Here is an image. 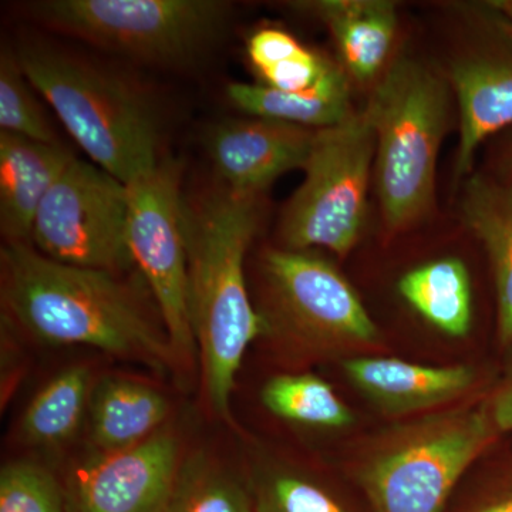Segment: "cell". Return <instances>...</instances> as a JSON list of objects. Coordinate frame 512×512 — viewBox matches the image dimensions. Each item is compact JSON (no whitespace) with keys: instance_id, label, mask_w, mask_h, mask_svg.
Instances as JSON below:
<instances>
[{"instance_id":"3957f363","label":"cell","mask_w":512,"mask_h":512,"mask_svg":"<svg viewBox=\"0 0 512 512\" xmlns=\"http://www.w3.org/2000/svg\"><path fill=\"white\" fill-rule=\"evenodd\" d=\"M16 57L74 141L121 183H131L163 160L157 111L127 77L43 43H23Z\"/></svg>"},{"instance_id":"6da1fadb","label":"cell","mask_w":512,"mask_h":512,"mask_svg":"<svg viewBox=\"0 0 512 512\" xmlns=\"http://www.w3.org/2000/svg\"><path fill=\"white\" fill-rule=\"evenodd\" d=\"M261 195L222 185L183 200L188 308L208 406L231 421V394L245 352L265 335L249 299L245 256L261 225Z\"/></svg>"},{"instance_id":"4fadbf2b","label":"cell","mask_w":512,"mask_h":512,"mask_svg":"<svg viewBox=\"0 0 512 512\" xmlns=\"http://www.w3.org/2000/svg\"><path fill=\"white\" fill-rule=\"evenodd\" d=\"M316 130L262 117L225 120L211 127L205 146L222 185L261 195L281 175L303 170Z\"/></svg>"},{"instance_id":"5bb4252c","label":"cell","mask_w":512,"mask_h":512,"mask_svg":"<svg viewBox=\"0 0 512 512\" xmlns=\"http://www.w3.org/2000/svg\"><path fill=\"white\" fill-rule=\"evenodd\" d=\"M342 369L380 413L386 416H421L446 409L466 396L477 373L466 365L426 366L396 357L353 356L342 360Z\"/></svg>"},{"instance_id":"e0dca14e","label":"cell","mask_w":512,"mask_h":512,"mask_svg":"<svg viewBox=\"0 0 512 512\" xmlns=\"http://www.w3.org/2000/svg\"><path fill=\"white\" fill-rule=\"evenodd\" d=\"M90 434L99 453L137 446L160 431L170 404L154 387L127 377L106 376L90 394Z\"/></svg>"},{"instance_id":"4dcf8cb0","label":"cell","mask_w":512,"mask_h":512,"mask_svg":"<svg viewBox=\"0 0 512 512\" xmlns=\"http://www.w3.org/2000/svg\"><path fill=\"white\" fill-rule=\"evenodd\" d=\"M495 8L500 9L504 15L512 20V0H501V2H491Z\"/></svg>"},{"instance_id":"7402d4cb","label":"cell","mask_w":512,"mask_h":512,"mask_svg":"<svg viewBox=\"0 0 512 512\" xmlns=\"http://www.w3.org/2000/svg\"><path fill=\"white\" fill-rule=\"evenodd\" d=\"M160 512H255L251 487L204 453L185 458Z\"/></svg>"},{"instance_id":"277c9868","label":"cell","mask_w":512,"mask_h":512,"mask_svg":"<svg viewBox=\"0 0 512 512\" xmlns=\"http://www.w3.org/2000/svg\"><path fill=\"white\" fill-rule=\"evenodd\" d=\"M498 433L488 402L410 417L363 444L353 476L375 512H441Z\"/></svg>"},{"instance_id":"f1b7e54d","label":"cell","mask_w":512,"mask_h":512,"mask_svg":"<svg viewBox=\"0 0 512 512\" xmlns=\"http://www.w3.org/2000/svg\"><path fill=\"white\" fill-rule=\"evenodd\" d=\"M488 406L498 431H512V369L488 400Z\"/></svg>"},{"instance_id":"30bf717a","label":"cell","mask_w":512,"mask_h":512,"mask_svg":"<svg viewBox=\"0 0 512 512\" xmlns=\"http://www.w3.org/2000/svg\"><path fill=\"white\" fill-rule=\"evenodd\" d=\"M183 168L161 160L127 185L128 247L163 318L178 362L197 352L188 308V266L181 194Z\"/></svg>"},{"instance_id":"cb8c5ba5","label":"cell","mask_w":512,"mask_h":512,"mask_svg":"<svg viewBox=\"0 0 512 512\" xmlns=\"http://www.w3.org/2000/svg\"><path fill=\"white\" fill-rule=\"evenodd\" d=\"M251 491L255 512H349L322 485L289 468H262Z\"/></svg>"},{"instance_id":"83f0119b","label":"cell","mask_w":512,"mask_h":512,"mask_svg":"<svg viewBox=\"0 0 512 512\" xmlns=\"http://www.w3.org/2000/svg\"><path fill=\"white\" fill-rule=\"evenodd\" d=\"M305 46L282 29H261L248 42V56L258 72L298 55Z\"/></svg>"},{"instance_id":"7a4b0ae2","label":"cell","mask_w":512,"mask_h":512,"mask_svg":"<svg viewBox=\"0 0 512 512\" xmlns=\"http://www.w3.org/2000/svg\"><path fill=\"white\" fill-rule=\"evenodd\" d=\"M2 301L46 345H84L158 372L178 362L165 329L117 274L60 264L32 244L2 248Z\"/></svg>"},{"instance_id":"ac0fdd59","label":"cell","mask_w":512,"mask_h":512,"mask_svg":"<svg viewBox=\"0 0 512 512\" xmlns=\"http://www.w3.org/2000/svg\"><path fill=\"white\" fill-rule=\"evenodd\" d=\"M463 220L483 242L493 266L498 306V338L512 345V178L474 175L463 195Z\"/></svg>"},{"instance_id":"4316f807","label":"cell","mask_w":512,"mask_h":512,"mask_svg":"<svg viewBox=\"0 0 512 512\" xmlns=\"http://www.w3.org/2000/svg\"><path fill=\"white\" fill-rule=\"evenodd\" d=\"M335 63L325 57L303 49L298 55L261 70L265 86L281 92L301 93L311 90L333 69Z\"/></svg>"},{"instance_id":"1f68e13d","label":"cell","mask_w":512,"mask_h":512,"mask_svg":"<svg viewBox=\"0 0 512 512\" xmlns=\"http://www.w3.org/2000/svg\"><path fill=\"white\" fill-rule=\"evenodd\" d=\"M503 168L505 173L508 174L507 178H512V144L508 148L507 153H505Z\"/></svg>"},{"instance_id":"2e32d148","label":"cell","mask_w":512,"mask_h":512,"mask_svg":"<svg viewBox=\"0 0 512 512\" xmlns=\"http://www.w3.org/2000/svg\"><path fill=\"white\" fill-rule=\"evenodd\" d=\"M328 26L346 72L369 82L380 72L397 30L396 5L387 0H319L293 3Z\"/></svg>"},{"instance_id":"603a6c76","label":"cell","mask_w":512,"mask_h":512,"mask_svg":"<svg viewBox=\"0 0 512 512\" xmlns=\"http://www.w3.org/2000/svg\"><path fill=\"white\" fill-rule=\"evenodd\" d=\"M266 409L282 420L322 429H342L355 420L348 404L326 380L309 373L278 375L261 393Z\"/></svg>"},{"instance_id":"5b68a950","label":"cell","mask_w":512,"mask_h":512,"mask_svg":"<svg viewBox=\"0 0 512 512\" xmlns=\"http://www.w3.org/2000/svg\"><path fill=\"white\" fill-rule=\"evenodd\" d=\"M376 134V180L386 227L409 228L434 201L436 164L450 116V90L426 64L400 57L365 107Z\"/></svg>"},{"instance_id":"52a82bcc","label":"cell","mask_w":512,"mask_h":512,"mask_svg":"<svg viewBox=\"0 0 512 512\" xmlns=\"http://www.w3.org/2000/svg\"><path fill=\"white\" fill-rule=\"evenodd\" d=\"M43 25L141 62H194L220 39L228 5L217 0H45L30 5Z\"/></svg>"},{"instance_id":"9a60e30c","label":"cell","mask_w":512,"mask_h":512,"mask_svg":"<svg viewBox=\"0 0 512 512\" xmlns=\"http://www.w3.org/2000/svg\"><path fill=\"white\" fill-rule=\"evenodd\" d=\"M73 160L62 144L0 133V232L6 244H30L40 205Z\"/></svg>"},{"instance_id":"ba28073f","label":"cell","mask_w":512,"mask_h":512,"mask_svg":"<svg viewBox=\"0 0 512 512\" xmlns=\"http://www.w3.org/2000/svg\"><path fill=\"white\" fill-rule=\"evenodd\" d=\"M375 157V128L366 109L353 111L336 126L318 128L303 167L305 180L282 212L284 248L320 247L348 255L365 222Z\"/></svg>"},{"instance_id":"7c38bea8","label":"cell","mask_w":512,"mask_h":512,"mask_svg":"<svg viewBox=\"0 0 512 512\" xmlns=\"http://www.w3.org/2000/svg\"><path fill=\"white\" fill-rule=\"evenodd\" d=\"M491 39L450 66L460 109L456 178L466 177L485 138L512 124V20L493 3Z\"/></svg>"},{"instance_id":"8fae6325","label":"cell","mask_w":512,"mask_h":512,"mask_svg":"<svg viewBox=\"0 0 512 512\" xmlns=\"http://www.w3.org/2000/svg\"><path fill=\"white\" fill-rule=\"evenodd\" d=\"M180 464V440L168 430L126 450L97 453L67 477L64 512H160Z\"/></svg>"},{"instance_id":"8992f818","label":"cell","mask_w":512,"mask_h":512,"mask_svg":"<svg viewBox=\"0 0 512 512\" xmlns=\"http://www.w3.org/2000/svg\"><path fill=\"white\" fill-rule=\"evenodd\" d=\"M265 335L295 355L360 356L379 329L348 279L311 251L268 249L261 258Z\"/></svg>"},{"instance_id":"f546056e","label":"cell","mask_w":512,"mask_h":512,"mask_svg":"<svg viewBox=\"0 0 512 512\" xmlns=\"http://www.w3.org/2000/svg\"><path fill=\"white\" fill-rule=\"evenodd\" d=\"M471 512H512V494L481 505Z\"/></svg>"},{"instance_id":"ffe728a7","label":"cell","mask_w":512,"mask_h":512,"mask_svg":"<svg viewBox=\"0 0 512 512\" xmlns=\"http://www.w3.org/2000/svg\"><path fill=\"white\" fill-rule=\"evenodd\" d=\"M404 301L433 328L463 338L473 323V292L463 261L443 258L407 272L400 279Z\"/></svg>"},{"instance_id":"d4e9b609","label":"cell","mask_w":512,"mask_h":512,"mask_svg":"<svg viewBox=\"0 0 512 512\" xmlns=\"http://www.w3.org/2000/svg\"><path fill=\"white\" fill-rule=\"evenodd\" d=\"M29 86L16 53L3 49L0 56V133L57 143L55 131Z\"/></svg>"},{"instance_id":"44dd1931","label":"cell","mask_w":512,"mask_h":512,"mask_svg":"<svg viewBox=\"0 0 512 512\" xmlns=\"http://www.w3.org/2000/svg\"><path fill=\"white\" fill-rule=\"evenodd\" d=\"M92 389V373L86 366H70L57 373L23 413V440L30 446L56 447L72 439L89 406Z\"/></svg>"},{"instance_id":"d6986e66","label":"cell","mask_w":512,"mask_h":512,"mask_svg":"<svg viewBox=\"0 0 512 512\" xmlns=\"http://www.w3.org/2000/svg\"><path fill=\"white\" fill-rule=\"evenodd\" d=\"M227 93L235 106L251 116L309 128L336 126L353 113L348 72L339 64L306 92L288 93L265 84L231 83Z\"/></svg>"},{"instance_id":"484cf974","label":"cell","mask_w":512,"mask_h":512,"mask_svg":"<svg viewBox=\"0 0 512 512\" xmlns=\"http://www.w3.org/2000/svg\"><path fill=\"white\" fill-rule=\"evenodd\" d=\"M0 512H64L63 485L32 461L6 464L0 473Z\"/></svg>"},{"instance_id":"9c48e42d","label":"cell","mask_w":512,"mask_h":512,"mask_svg":"<svg viewBox=\"0 0 512 512\" xmlns=\"http://www.w3.org/2000/svg\"><path fill=\"white\" fill-rule=\"evenodd\" d=\"M30 244L60 264L113 274L134 266L127 185L74 158L40 205Z\"/></svg>"}]
</instances>
